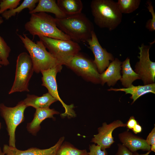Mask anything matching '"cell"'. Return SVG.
Listing matches in <instances>:
<instances>
[{
	"mask_svg": "<svg viewBox=\"0 0 155 155\" xmlns=\"http://www.w3.org/2000/svg\"><path fill=\"white\" fill-rule=\"evenodd\" d=\"M147 144L150 146V150L155 152V127L153 128L146 140Z\"/></svg>",
	"mask_w": 155,
	"mask_h": 155,
	"instance_id": "f1b7e54d",
	"label": "cell"
},
{
	"mask_svg": "<svg viewBox=\"0 0 155 155\" xmlns=\"http://www.w3.org/2000/svg\"><path fill=\"white\" fill-rule=\"evenodd\" d=\"M132 130L134 133L135 134H137L140 133L142 131V128L138 123Z\"/></svg>",
	"mask_w": 155,
	"mask_h": 155,
	"instance_id": "1f68e13d",
	"label": "cell"
},
{
	"mask_svg": "<svg viewBox=\"0 0 155 155\" xmlns=\"http://www.w3.org/2000/svg\"><path fill=\"white\" fill-rule=\"evenodd\" d=\"M64 139V137H61L54 146L46 149L32 147L26 150H21L16 147L5 144L2 151L5 155H56Z\"/></svg>",
	"mask_w": 155,
	"mask_h": 155,
	"instance_id": "4fadbf2b",
	"label": "cell"
},
{
	"mask_svg": "<svg viewBox=\"0 0 155 155\" xmlns=\"http://www.w3.org/2000/svg\"><path fill=\"white\" fill-rule=\"evenodd\" d=\"M0 155H5L4 153L1 150V148L0 147Z\"/></svg>",
	"mask_w": 155,
	"mask_h": 155,
	"instance_id": "836d02e7",
	"label": "cell"
},
{
	"mask_svg": "<svg viewBox=\"0 0 155 155\" xmlns=\"http://www.w3.org/2000/svg\"><path fill=\"white\" fill-rule=\"evenodd\" d=\"M38 5L32 11L30 14L40 12H47L54 14L58 19L65 18L67 16L60 9L55 0H39Z\"/></svg>",
	"mask_w": 155,
	"mask_h": 155,
	"instance_id": "d6986e66",
	"label": "cell"
},
{
	"mask_svg": "<svg viewBox=\"0 0 155 155\" xmlns=\"http://www.w3.org/2000/svg\"><path fill=\"white\" fill-rule=\"evenodd\" d=\"M151 151L150 150L149 151H148L146 153L144 154H139L137 152H134L133 153V155H149V154H150V152H151Z\"/></svg>",
	"mask_w": 155,
	"mask_h": 155,
	"instance_id": "d6a6232c",
	"label": "cell"
},
{
	"mask_svg": "<svg viewBox=\"0 0 155 155\" xmlns=\"http://www.w3.org/2000/svg\"><path fill=\"white\" fill-rule=\"evenodd\" d=\"M119 137L122 144L133 153L139 150H150V146L146 140L135 135L128 131L120 133Z\"/></svg>",
	"mask_w": 155,
	"mask_h": 155,
	"instance_id": "5bb4252c",
	"label": "cell"
},
{
	"mask_svg": "<svg viewBox=\"0 0 155 155\" xmlns=\"http://www.w3.org/2000/svg\"><path fill=\"white\" fill-rule=\"evenodd\" d=\"M3 22L2 17H0V25ZM11 51L10 47L4 39L0 36V60L2 65L6 66L9 64L8 58Z\"/></svg>",
	"mask_w": 155,
	"mask_h": 155,
	"instance_id": "d4e9b609",
	"label": "cell"
},
{
	"mask_svg": "<svg viewBox=\"0 0 155 155\" xmlns=\"http://www.w3.org/2000/svg\"><path fill=\"white\" fill-rule=\"evenodd\" d=\"M108 90L123 91L125 92V94H130L131 95L130 98L133 100L131 103L132 104L138 98L150 92L155 94V83L138 86H134L132 84L129 87L126 88H111Z\"/></svg>",
	"mask_w": 155,
	"mask_h": 155,
	"instance_id": "e0dca14e",
	"label": "cell"
},
{
	"mask_svg": "<svg viewBox=\"0 0 155 155\" xmlns=\"http://www.w3.org/2000/svg\"><path fill=\"white\" fill-rule=\"evenodd\" d=\"M23 101L27 107L32 106L35 109L49 107L51 104L57 101L48 92L41 96L28 94L26 98Z\"/></svg>",
	"mask_w": 155,
	"mask_h": 155,
	"instance_id": "ac0fdd59",
	"label": "cell"
},
{
	"mask_svg": "<svg viewBox=\"0 0 155 155\" xmlns=\"http://www.w3.org/2000/svg\"><path fill=\"white\" fill-rule=\"evenodd\" d=\"M126 126V124L119 120L108 124L104 122L98 128V133L94 135L91 142L100 146L102 150H106L109 148L115 142L112 135L114 130L119 127Z\"/></svg>",
	"mask_w": 155,
	"mask_h": 155,
	"instance_id": "7c38bea8",
	"label": "cell"
},
{
	"mask_svg": "<svg viewBox=\"0 0 155 155\" xmlns=\"http://www.w3.org/2000/svg\"><path fill=\"white\" fill-rule=\"evenodd\" d=\"M55 19L58 28L77 43L87 42L94 31L93 23L82 13L61 19L55 18Z\"/></svg>",
	"mask_w": 155,
	"mask_h": 155,
	"instance_id": "6da1fadb",
	"label": "cell"
},
{
	"mask_svg": "<svg viewBox=\"0 0 155 155\" xmlns=\"http://www.w3.org/2000/svg\"><path fill=\"white\" fill-rule=\"evenodd\" d=\"M141 2L140 0H118L117 4L118 8L122 13H131L139 7Z\"/></svg>",
	"mask_w": 155,
	"mask_h": 155,
	"instance_id": "603a6c76",
	"label": "cell"
},
{
	"mask_svg": "<svg viewBox=\"0 0 155 155\" xmlns=\"http://www.w3.org/2000/svg\"><path fill=\"white\" fill-rule=\"evenodd\" d=\"M24 36H18L32 59L34 71L39 73L42 71L56 67L59 64L57 60L46 50V48L40 40L35 43L25 34Z\"/></svg>",
	"mask_w": 155,
	"mask_h": 155,
	"instance_id": "277c9868",
	"label": "cell"
},
{
	"mask_svg": "<svg viewBox=\"0 0 155 155\" xmlns=\"http://www.w3.org/2000/svg\"><path fill=\"white\" fill-rule=\"evenodd\" d=\"M21 0H0V15L7 11L17 7L19 5Z\"/></svg>",
	"mask_w": 155,
	"mask_h": 155,
	"instance_id": "4316f807",
	"label": "cell"
},
{
	"mask_svg": "<svg viewBox=\"0 0 155 155\" xmlns=\"http://www.w3.org/2000/svg\"><path fill=\"white\" fill-rule=\"evenodd\" d=\"M1 123L0 122V130L1 129Z\"/></svg>",
	"mask_w": 155,
	"mask_h": 155,
	"instance_id": "d590c367",
	"label": "cell"
},
{
	"mask_svg": "<svg viewBox=\"0 0 155 155\" xmlns=\"http://www.w3.org/2000/svg\"><path fill=\"white\" fill-rule=\"evenodd\" d=\"M2 65L1 62V60H0V68L1 67Z\"/></svg>",
	"mask_w": 155,
	"mask_h": 155,
	"instance_id": "e575fe53",
	"label": "cell"
},
{
	"mask_svg": "<svg viewBox=\"0 0 155 155\" xmlns=\"http://www.w3.org/2000/svg\"><path fill=\"white\" fill-rule=\"evenodd\" d=\"M36 109L32 120L28 123L26 126L28 131L33 135H36L40 129V124L43 120L47 118L54 119L53 115L59 113L54 109H50L49 107L39 108Z\"/></svg>",
	"mask_w": 155,
	"mask_h": 155,
	"instance_id": "2e32d148",
	"label": "cell"
},
{
	"mask_svg": "<svg viewBox=\"0 0 155 155\" xmlns=\"http://www.w3.org/2000/svg\"><path fill=\"white\" fill-rule=\"evenodd\" d=\"M87 46L93 53L94 57L93 62L95 64L99 73L101 74L108 66L110 61L114 59L113 54L108 52L102 47L94 31L92 33L91 38L87 42Z\"/></svg>",
	"mask_w": 155,
	"mask_h": 155,
	"instance_id": "8fae6325",
	"label": "cell"
},
{
	"mask_svg": "<svg viewBox=\"0 0 155 155\" xmlns=\"http://www.w3.org/2000/svg\"><path fill=\"white\" fill-rule=\"evenodd\" d=\"M34 71L33 63L30 55L26 52L20 53L17 60L14 82L8 94L29 92V82Z\"/></svg>",
	"mask_w": 155,
	"mask_h": 155,
	"instance_id": "8992f818",
	"label": "cell"
},
{
	"mask_svg": "<svg viewBox=\"0 0 155 155\" xmlns=\"http://www.w3.org/2000/svg\"><path fill=\"white\" fill-rule=\"evenodd\" d=\"M138 123L133 116L130 117L126 124V126L129 129L132 130Z\"/></svg>",
	"mask_w": 155,
	"mask_h": 155,
	"instance_id": "4dcf8cb0",
	"label": "cell"
},
{
	"mask_svg": "<svg viewBox=\"0 0 155 155\" xmlns=\"http://www.w3.org/2000/svg\"><path fill=\"white\" fill-rule=\"evenodd\" d=\"M118 149L115 155H133V153L123 144L118 145Z\"/></svg>",
	"mask_w": 155,
	"mask_h": 155,
	"instance_id": "f546056e",
	"label": "cell"
},
{
	"mask_svg": "<svg viewBox=\"0 0 155 155\" xmlns=\"http://www.w3.org/2000/svg\"><path fill=\"white\" fill-rule=\"evenodd\" d=\"M66 66L86 81L100 84V74L93 61L78 53L72 58Z\"/></svg>",
	"mask_w": 155,
	"mask_h": 155,
	"instance_id": "30bf717a",
	"label": "cell"
},
{
	"mask_svg": "<svg viewBox=\"0 0 155 155\" xmlns=\"http://www.w3.org/2000/svg\"><path fill=\"white\" fill-rule=\"evenodd\" d=\"M121 67L122 75L120 80L124 88L129 87L134 81L140 79L138 75L132 69L129 57H127L122 62Z\"/></svg>",
	"mask_w": 155,
	"mask_h": 155,
	"instance_id": "ffe728a7",
	"label": "cell"
},
{
	"mask_svg": "<svg viewBox=\"0 0 155 155\" xmlns=\"http://www.w3.org/2000/svg\"><path fill=\"white\" fill-rule=\"evenodd\" d=\"M147 8L151 14L152 18L149 19L147 22L145 27L149 31L153 32L155 31V13L154 10L152 2L148 0L146 3Z\"/></svg>",
	"mask_w": 155,
	"mask_h": 155,
	"instance_id": "484cf974",
	"label": "cell"
},
{
	"mask_svg": "<svg viewBox=\"0 0 155 155\" xmlns=\"http://www.w3.org/2000/svg\"><path fill=\"white\" fill-rule=\"evenodd\" d=\"M56 155H88L86 150H80L68 143L62 144Z\"/></svg>",
	"mask_w": 155,
	"mask_h": 155,
	"instance_id": "cb8c5ba5",
	"label": "cell"
},
{
	"mask_svg": "<svg viewBox=\"0 0 155 155\" xmlns=\"http://www.w3.org/2000/svg\"><path fill=\"white\" fill-rule=\"evenodd\" d=\"M56 1L60 9L67 16L82 13L83 4L81 0H57Z\"/></svg>",
	"mask_w": 155,
	"mask_h": 155,
	"instance_id": "44dd1931",
	"label": "cell"
},
{
	"mask_svg": "<svg viewBox=\"0 0 155 155\" xmlns=\"http://www.w3.org/2000/svg\"><path fill=\"white\" fill-rule=\"evenodd\" d=\"M39 38L49 52L62 65L66 66L81 50L78 43L71 40H63L42 36Z\"/></svg>",
	"mask_w": 155,
	"mask_h": 155,
	"instance_id": "5b68a950",
	"label": "cell"
},
{
	"mask_svg": "<svg viewBox=\"0 0 155 155\" xmlns=\"http://www.w3.org/2000/svg\"><path fill=\"white\" fill-rule=\"evenodd\" d=\"M62 65L59 64L55 67L41 71L40 72L42 75V85L46 87L48 91V92L62 104L65 109V112L61 114V117H75L76 115L73 110V105L66 104L61 98L59 94L56 76L57 73L61 70Z\"/></svg>",
	"mask_w": 155,
	"mask_h": 155,
	"instance_id": "9c48e42d",
	"label": "cell"
},
{
	"mask_svg": "<svg viewBox=\"0 0 155 155\" xmlns=\"http://www.w3.org/2000/svg\"><path fill=\"white\" fill-rule=\"evenodd\" d=\"M90 152L88 155H107V153L106 150H102L100 146L95 144L90 145Z\"/></svg>",
	"mask_w": 155,
	"mask_h": 155,
	"instance_id": "83f0119b",
	"label": "cell"
},
{
	"mask_svg": "<svg viewBox=\"0 0 155 155\" xmlns=\"http://www.w3.org/2000/svg\"><path fill=\"white\" fill-rule=\"evenodd\" d=\"M122 63V62L117 58L110 63L106 69L100 74V84L102 85L106 83L109 87L113 86L120 80Z\"/></svg>",
	"mask_w": 155,
	"mask_h": 155,
	"instance_id": "9a60e30c",
	"label": "cell"
},
{
	"mask_svg": "<svg viewBox=\"0 0 155 155\" xmlns=\"http://www.w3.org/2000/svg\"><path fill=\"white\" fill-rule=\"evenodd\" d=\"M27 108L23 100L13 107H9L0 104V113L5 120L9 136V145L16 147L15 131L16 127L24 120V112Z\"/></svg>",
	"mask_w": 155,
	"mask_h": 155,
	"instance_id": "52a82bcc",
	"label": "cell"
},
{
	"mask_svg": "<svg viewBox=\"0 0 155 155\" xmlns=\"http://www.w3.org/2000/svg\"><path fill=\"white\" fill-rule=\"evenodd\" d=\"M90 8L95 23L99 27L110 31L115 29L121 23L122 14L117 2L112 0H93Z\"/></svg>",
	"mask_w": 155,
	"mask_h": 155,
	"instance_id": "7a4b0ae2",
	"label": "cell"
},
{
	"mask_svg": "<svg viewBox=\"0 0 155 155\" xmlns=\"http://www.w3.org/2000/svg\"><path fill=\"white\" fill-rule=\"evenodd\" d=\"M153 43L150 45L142 43L139 46V55L137 56L139 61L135 66L134 71L139 75L144 85L155 83V62L150 59L149 51Z\"/></svg>",
	"mask_w": 155,
	"mask_h": 155,
	"instance_id": "ba28073f",
	"label": "cell"
},
{
	"mask_svg": "<svg viewBox=\"0 0 155 155\" xmlns=\"http://www.w3.org/2000/svg\"><path fill=\"white\" fill-rule=\"evenodd\" d=\"M38 1V0H24L16 8L4 12L1 14L2 17L6 20H8L12 16H15L16 13H19L26 8H28L29 12H30L35 8L36 3Z\"/></svg>",
	"mask_w": 155,
	"mask_h": 155,
	"instance_id": "7402d4cb",
	"label": "cell"
},
{
	"mask_svg": "<svg viewBox=\"0 0 155 155\" xmlns=\"http://www.w3.org/2000/svg\"><path fill=\"white\" fill-rule=\"evenodd\" d=\"M31 15L30 20L25 24L24 28L33 36H37L63 40H71L57 27L55 18L43 12Z\"/></svg>",
	"mask_w": 155,
	"mask_h": 155,
	"instance_id": "3957f363",
	"label": "cell"
}]
</instances>
